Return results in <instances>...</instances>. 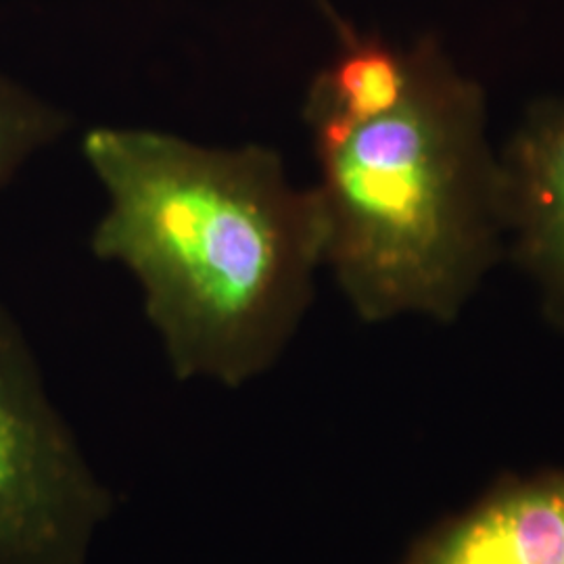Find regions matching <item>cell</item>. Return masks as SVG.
Segmentation results:
<instances>
[{
    "instance_id": "obj_1",
    "label": "cell",
    "mask_w": 564,
    "mask_h": 564,
    "mask_svg": "<svg viewBox=\"0 0 564 564\" xmlns=\"http://www.w3.org/2000/svg\"><path fill=\"white\" fill-rule=\"evenodd\" d=\"M82 158L102 193L90 251L137 284L174 379L241 389L281 362L324 270L314 186L260 142L144 126L86 130Z\"/></svg>"
},
{
    "instance_id": "obj_2",
    "label": "cell",
    "mask_w": 564,
    "mask_h": 564,
    "mask_svg": "<svg viewBox=\"0 0 564 564\" xmlns=\"http://www.w3.org/2000/svg\"><path fill=\"white\" fill-rule=\"evenodd\" d=\"M487 126L484 86L424 36L391 111L310 137L324 270L362 323H454L505 258L502 162Z\"/></svg>"
},
{
    "instance_id": "obj_3",
    "label": "cell",
    "mask_w": 564,
    "mask_h": 564,
    "mask_svg": "<svg viewBox=\"0 0 564 564\" xmlns=\"http://www.w3.org/2000/svg\"><path fill=\"white\" fill-rule=\"evenodd\" d=\"M116 498L0 303V564H90Z\"/></svg>"
},
{
    "instance_id": "obj_4",
    "label": "cell",
    "mask_w": 564,
    "mask_h": 564,
    "mask_svg": "<svg viewBox=\"0 0 564 564\" xmlns=\"http://www.w3.org/2000/svg\"><path fill=\"white\" fill-rule=\"evenodd\" d=\"M506 253L564 333V97L535 102L500 151Z\"/></svg>"
},
{
    "instance_id": "obj_5",
    "label": "cell",
    "mask_w": 564,
    "mask_h": 564,
    "mask_svg": "<svg viewBox=\"0 0 564 564\" xmlns=\"http://www.w3.org/2000/svg\"><path fill=\"white\" fill-rule=\"evenodd\" d=\"M398 564H564V468L498 479Z\"/></svg>"
},
{
    "instance_id": "obj_6",
    "label": "cell",
    "mask_w": 564,
    "mask_h": 564,
    "mask_svg": "<svg viewBox=\"0 0 564 564\" xmlns=\"http://www.w3.org/2000/svg\"><path fill=\"white\" fill-rule=\"evenodd\" d=\"M328 15L339 44L303 99L310 137L381 118L402 101L410 82V46L402 48L377 32H360L333 11Z\"/></svg>"
},
{
    "instance_id": "obj_7",
    "label": "cell",
    "mask_w": 564,
    "mask_h": 564,
    "mask_svg": "<svg viewBox=\"0 0 564 564\" xmlns=\"http://www.w3.org/2000/svg\"><path fill=\"white\" fill-rule=\"evenodd\" d=\"M72 120L57 102L0 72V197L21 172L69 132Z\"/></svg>"
}]
</instances>
